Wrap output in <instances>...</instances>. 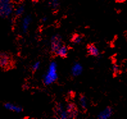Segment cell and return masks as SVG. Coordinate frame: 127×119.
I'll return each instance as SVG.
<instances>
[{
	"label": "cell",
	"instance_id": "3957f363",
	"mask_svg": "<svg viewBox=\"0 0 127 119\" xmlns=\"http://www.w3.org/2000/svg\"><path fill=\"white\" fill-rule=\"evenodd\" d=\"M61 46V39L58 35L53 36L51 40V50L55 53L57 50Z\"/></svg>",
	"mask_w": 127,
	"mask_h": 119
},
{
	"label": "cell",
	"instance_id": "ba28073f",
	"mask_svg": "<svg viewBox=\"0 0 127 119\" xmlns=\"http://www.w3.org/2000/svg\"><path fill=\"white\" fill-rule=\"evenodd\" d=\"M67 52H68L67 48L66 46H61L57 50L55 53L57 54V55H59V56L64 58L65 57L67 56Z\"/></svg>",
	"mask_w": 127,
	"mask_h": 119
},
{
	"label": "cell",
	"instance_id": "d6986e66",
	"mask_svg": "<svg viewBox=\"0 0 127 119\" xmlns=\"http://www.w3.org/2000/svg\"><path fill=\"white\" fill-rule=\"evenodd\" d=\"M117 2H119V3H121V2H124L125 1H127V0H116Z\"/></svg>",
	"mask_w": 127,
	"mask_h": 119
},
{
	"label": "cell",
	"instance_id": "8fae6325",
	"mask_svg": "<svg viewBox=\"0 0 127 119\" xmlns=\"http://www.w3.org/2000/svg\"><path fill=\"white\" fill-rule=\"evenodd\" d=\"M67 111L68 114L71 115V116H74L76 114V110L75 105L73 104H69L68 106H67Z\"/></svg>",
	"mask_w": 127,
	"mask_h": 119
},
{
	"label": "cell",
	"instance_id": "7a4b0ae2",
	"mask_svg": "<svg viewBox=\"0 0 127 119\" xmlns=\"http://www.w3.org/2000/svg\"><path fill=\"white\" fill-rule=\"evenodd\" d=\"M1 2V15L3 17H8L12 12V6L10 0H0Z\"/></svg>",
	"mask_w": 127,
	"mask_h": 119
},
{
	"label": "cell",
	"instance_id": "4fadbf2b",
	"mask_svg": "<svg viewBox=\"0 0 127 119\" xmlns=\"http://www.w3.org/2000/svg\"><path fill=\"white\" fill-rule=\"evenodd\" d=\"M71 41L74 44H79L82 41V38L78 35H74L72 37Z\"/></svg>",
	"mask_w": 127,
	"mask_h": 119
},
{
	"label": "cell",
	"instance_id": "5b68a950",
	"mask_svg": "<svg viewBox=\"0 0 127 119\" xmlns=\"http://www.w3.org/2000/svg\"><path fill=\"white\" fill-rule=\"evenodd\" d=\"M112 114V110L110 108L107 107L103 111H102L98 115V118L100 119H107L110 118Z\"/></svg>",
	"mask_w": 127,
	"mask_h": 119
},
{
	"label": "cell",
	"instance_id": "7c38bea8",
	"mask_svg": "<svg viewBox=\"0 0 127 119\" xmlns=\"http://www.w3.org/2000/svg\"><path fill=\"white\" fill-rule=\"evenodd\" d=\"M58 111L59 112L60 117H61V119H67V117H68L69 114L67 113V111H64V110L62 106L58 107Z\"/></svg>",
	"mask_w": 127,
	"mask_h": 119
},
{
	"label": "cell",
	"instance_id": "8992f818",
	"mask_svg": "<svg viewBox=\"0 0 127 119\" xmlns=\"http://www.w3.org/2000/svg\"><path fill=\"white\" fill-rule=\"evenodd\" d=\"M83 71V68L82 66L78 63H76L73 65V67H72L71 72L73 76H78L80 75L81 73Z\"/></svg>",
	"mask_w": 127,
	"mask_h": 119
},
{
	"label": "cell",
	"instance_id": "ac0fdd59",
	"mask_svg": "<svg viewBox=\"0 0 127 119\" xmlns=\"http://www.w3.org/2000/svg\"><path fill=\"white\" fill-rule=\"evenodd\" d=\"M112 70H113V72L114 73H116L119 71V67L118 66H117L116 65H114L113 66V68H112Z\"/></svg>",
	"mask_w": 127,
	"mask_h": 119
},
{
	"label": "cell",
	"instance_id": "2e32d148",
	"mask_svg": "<svg viewBox=\"0 0 127 119\" xmlns=\"http://www.w3.org/2000/svg\"><path fill=\"white\" fill-rule=\"evenodd\" d=\"M51 4L53 8H57L59 5V0H51Z\"/></svg>",
	"mask_w": 127,
	"mask_h": 119
},
{
	"label": "cell",
	"instance_id": "277c9868",
	"mask_svg": "<svg viewBox=\"0 0 127 119\" xmlns=\"http://www.w3.org/2000/svg\"><path fill=\"white\" fill-rule=\"evenodd\" d=\"M0 64L3 68H7L10 64V58L7 54L3 53L0 58Z\"/></svg>",
	"mask_w": 127,
	"mask_h": 119
},
{
	"label": "cell",
	"instance_id": "5bb4252c",
	"mask_svg": "<svg viewBox=\"0 0 127 119\" xmlns=\"http://www.w3.org/2000/svg\"><path fill=\"white\" fill-rule=\"evenodd\" d=\"M80 105L82 108L85 109L87 106V101H86V99L84 95H82L80 97Z\"/></svg>",
	"mask_w": 127,
	"mask_h": 119
},
{
	"label": "cell",
	"instance_id": "52a82bcc",
	"mask_svg": "<svg viewBox=\"0 0 127 119\" xmlns=\"http://www.w3.org/2000/svg\"><path fill=\"white\" fill-rule=\"evenodd\" d=\"M4 106L7 110L15 111V112H17V113H20L21 111L23 110L22 108H21L20 106H17L14 105V104H13L12 103H10V102H7V103L5 104Z\"/></svg>",
	"mask_w": 127,
	"mask_h": 119
},
{
	"label": "cell",
	"instance_id": "6da1fadb",
	"mask_svg": "<svg viewBox=\"0 0 127 119\" xmlns=\"http://www.w3.org/2000/svg\"><path fill=\"white\" fill-rule=\"evenodd\" d=\"M58 78L57 72V64L55 62H51L48 68L47 73L44 77L43 82L46 85H49L54 83Z\"/></svg>",
	"mask_w": 127,
	"mask_h": 119
},
{
	"label": "cell",
	"instance_id": "30bf717a",
	"mask_svg": "<svg viewBox=\"0 0 127 119\" xmlns=\"http://www.w3.org/2000/svg\"><path fill=\"white\" fill-rule=\"evenodd\" d=\"M31 21V17L30 16H28L25 17L23 19V25H22V29L24 32H27V29H28V27H29L30 23Z\"/></svg>",
	"mask_w": 127,
	"mask_h": 119
},
{
	"label": "cell",
	"instance_id": "9a60e30c",
	"mask_svg": "<svg viewBox=\"0 0 127 119\" xmlns=\"http://www.w3.org/2000/svg\"><path fill=\"white\" fill-rule=\"evenodd\" d=\"M24 12V8L23 6H19L18 8H17V10H16V15L17 16H21Z\"/></svg>",
	"mask_w": 127,
	"mask_h": 119
},
{
	"label": "cell",
	"instance_id": "e0dca14e",
	"mask_svg": "<svg viewBox=\"0 0 127 119\" xmlns=\"http://www.w3.org/2000/svg\"><path fill=\"white\" fill-rule=\"evenodd\" d=\"M39 67H40V62H35V63L33 64V71H35L36 70H37L39 68Z\"/></svg>",
	"mask_w": 127,
	"mask_h": 119
},
{
	"label": "cell",
	"instance_id": "9c48e42d",
	"mask_svg": "<svg viewBox=\"0 0 127 119\" xmlns=\"http://www.w3.org/2000/svg\"><path fill=\"white\" fill-rule=\"evenodd\" d=\"M87 51L88 53L92 56H97L99 54V50L94 44H90L87 47Z\"/></svg>",
	"mask_w": 127,
	"mask_h": 119
}]
</instances>
